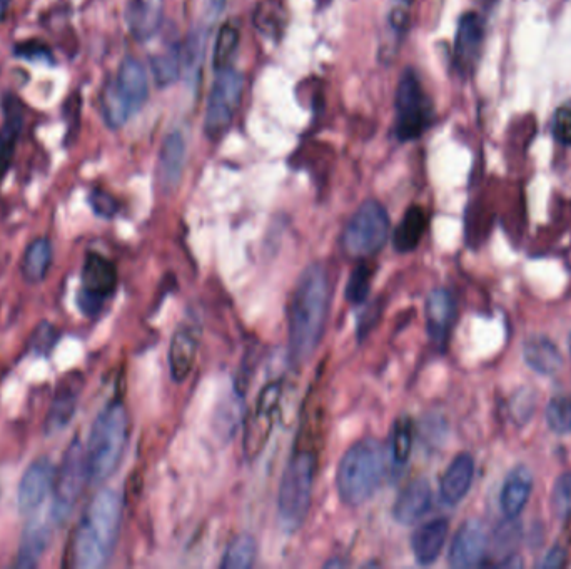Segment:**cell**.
Wrapping results in <instances>:
<instances>
[{
	"mask_svg": "<svg viewBox=\"0 0 571 569\" xmlns=\"http://www.w3.org/2000/svg\"><path fill=\"white\" fill-rule=\"evenodd\" d=\"M331 308V281L323 264H311L299 276L288 308V351L293 366L306 363L319 348Z\"/></svg>",
	"mask_w": 571,
	"mask_h": 569,
	"instance_id": "1",
	"label": "cell"
},
{
	"mask_svg": "<svg viewBox=\"0 0 571 569\" xmlns=\"http://www.w3.org/2000/svg\"><path fill=\"white\" fill-rule=\"evenodd\" d=\"M122 499L112 489H101L87 506L71 541V566L101 569L111 561L121 531Z\"/></svg>",
	"mask_w": 571,
	"mask_h": 569,
	"instance_id": "2",
	"label": "cell"
},
{
	"mask_svg": "<svg viewBox=\"0 0 571 569\" xmlns=\"http://www.w3.org/2000/svg\"><path fill=\"white\" fill-rule=\"evenodd\" d=\"M385 474V449L373 438L361 439L344 453L336 473L339 498L348 506L368 503Z\"/></svg>",
	"mask_w": 571,
	"mask_h": 569,
	"instance_id": "3",
	"label": "cell"
},
{
	"mask_svg": "<svg viewBox=\"0 0 571 569\" xmlns=\"http://www.w3.org/2000/svg\"><path fill=\"white\" fill-rule=\"evenodd\" d=\"M127 433L129 419L122 403L116 401L102 409L92 426L89 446L86 449L89 484L99 486L116 473L126 451Z\"/></svg>",
	"mask_w": 571,
	"mask_h": 569,
	"instance_id": "4",
	"label": "cell"
},
{
	"mask_svg": "<svg viewBox=\"0 0 571 569\" xmlns=\"http://www.w3.org/2000/svg\"><path fill=\"white\" fill-rule=\"evenodd\" d=\"M316 454L313 449H296L284 469L279 486L278 514L281 528L294 533L308 516L313 496Z\"/></svg>",
	"mask_w": 571,
	"mask_h": 569,
	"instance_id": "5",
	"label": "cell"
},
{
	"mask_svg": "<svg viewBox=\"0 0 571 569\" xmlns=\"http://www.w3.org/2000/svg\"><path fill=\"white\" fill-rule=\"evenodd\" d=\"M149 94L146 69L141 62L127 57L117 72L116 79L107 82L102 94V114L111 129L124 126L134 114L141 111Z\"/></svg>",
	"mask_w": 571,
	"mask_h": 569,
	"instance_id": "6",
	"label": "cell"
},
{
	"mask_svg": "<svg viewBox=\"0 0 571 569\" xmlns=\"http://www.w3.org/2000/svg\"><path fill=\"white\" fill-rule=\"evenodd\" d=\"M390 216L381 202L369 199L358 207L341 234L344 254L368 259L378 254L390 239Z\"/></svg>",
	"mask_w": 571,
	"mask_h": 569,
	"instance_id": "7",
	"label": "cell"
},
{
	"mask_svg": "<svg viewBox=\"0 0 571 569\" xmlns=\"http://www.w3.org/2000/svg\"><path fill=\"white\" fill-rule=\"evenodd\" d=\"M433 102L426 94L420 77L406 69L398 82L395 96V136L398 141L420 139L433 124Z\"/></svg>",
	"mask_w": 571,
	"mask_h": 569,
	"instance_id": "8",
	"label": "cell"
},
{
	"mask_svg": "<svg viewBox=\"0 0 571 569\" xmlns=\"http://www.w3.org/2000/svg\"><path fill=\"white\" fill-rule=\"evenodd\" d=\"M244 77L241 72L228 67L219 71L209 94L208 109L204 116V134L211 141H219L233 126L243 101Z\"/></svg>",
	"mask_w": 571,
	"mask_h": 569,
	"instance_id": "9",
	"label": "cell"
},
{
	"mask_svg": "<svg viewBox=\"0 0 571 569\" xmlns=\"http://www.w3.org/2000/svg\"><path fill=\"white\" fill-rule=\"evenodd\" d=\"M86 483H89L86 449L82 448L81 441L76 438L67 448L61 466L56 469L54 488H52V521L61 524L69 518Z\"/></svg>",
	"mask_w": 571,
	"mask_h": 569,
	"instance_id": "10",
	"label": "cell"
},
{
	"mask_svg": "<svg viewBox=\"0 0 571 569\" xmlns=\"http://www.w3.org/2000/svg\"><path fill=\"white\" fill-rule=\"evenodd\" d=\"M283 393L284 384L281 379L266 384L261 389L254 408L246 416L243 446L246 458L251 461L258 458L268 444L269 436L273 433L274 414L278 413Z\"/></svg>",
	"mask_w": 571,
	"mask_h": 569,
	"instance_id": "11",
	"label": "cell"
},
{
	"mask_svg": "<svg viewBox=\"0 0 571 569\" xmlns=\"http://www.w3.org/2000/svg\"><path fill=\"white\" fill-rule=\"evenodd\" d=\"M117 269L114 262L97 252H89L82 267L81 291L77 294V306L92 318L101 313L104 303L117 288Z\"/></svg>",
	"mask_w": 571,
	"mask_h": 569,
	"instance_id": "12",
	"label": "cell"
},
{
	"mask_svg": "<svg viewBox=\"0 0 571 569\" xmlns=\"http://www.w3.org/2000/svg\"><path fill=\"white\" fill-rule=\"evenodd\" d=\"M54 478H56V468L47 456L36 459L26 469L17 493V503L22 516L29 518L42 508L49 494H52Z\"/></svg>",
	"mask_w": 571,
	"mask_h": 569,
	"instance_id": "13",
	"label": "cell"
},
{
	"mask_svg": "<svg viewBox=\"0 0 571 569\" xmlns=\"http://www.w3.org/2000/svg\"><path fill=\"white\" fill-rule=\"evenodd\" d=\"M488 533L480 519H468L456 531L448 553L450 566L458 569L478 568L485 561Z\"/></svg>",
	"mask_w": 571,
	"mask_h": 569,
	"instance_id": "14",
	"label": "cell"
},
{
	"mask_svg": "<svg viewBox=\"0 0 571 569\" xmlns=\"http://www.w3.org/2000/svg\"><path fill=\"white\" fill-rule=\"evenodd\" d=\"M82 374L77 371L66 374L57 384L56 393L52 398L51 409L46 418L47 436H56L62 429L67 428L76 414L77 403L81 396Z\"/></svg>",
	"mask_w": 571,
	"mask_h": 569,
	"instance_id": "15",
	"label": "cell"
},
{
	"mask_svg": "<svg viewBox=\"0 0 571 569\" xmlns=\"http://www.w3.org/2000/svg\"><path fill=\"white\" fill-rule=\"evenodd\" d=\"M485 36V26L475 12L461 17L455 39V67L461 76H468L475 69L480 57L481 44Z\"/></svg>",
	"mask_w": 571,
	"mask_h": 569,
	"instance_id": "16",
	"label": "cell"
},
{
	"mask_svg": "<svg viewBox=\"0 0 571 569\" xmlns=\"http://www.w3.org/2000/svg\"><path fill=\"white\" fill-rule=\"evenodd\" d=\"M52 516L31 514L22 533L21 546L17 553L16 568H36L46 553L47 544L51 541Z\"/></svg>",
	"mask_w": 571,
	"mask_h": 569,
	"instance_id": "17",
	"label": "cell"
},
{
	"mask_svg": "<svg viewBox=\"0 0 571 569\" xmlns=\"http://www.w3.org/2000/svg\"><path fill=\"white\" fill-rule=\"evenodd\" d=\"M164 19V0H127L126 22L137 41L156 36Z\"/></svg>",
	"mask_w": 571,
	"mask_h": 569,
	"instance_id": "18",
	"label": "cell"
},
{
	"mask_svg": "<svg viewBox=\"0 0 571 569\" xmlns=\"http://www.w3.org/2000/svg\"><path fill=\"white\" fill-rule=\"evenodd\" d=\"M431 486L426 479H415L396 499L393 518L403 526L420 521L431 508Z\"/></svg>",
	"mask_w": 571,
	"mask_h": 569,
	"instance_id": "19",
	"label": "cell"
},
{
	"mask_svg": "<svg viewBox=\"0 0 571 569\" xmlns=\"http://www.w3.org/2000/svg\"><path fill=\"white\" fill-rule=\"evenodd\" d=\"M456 304L450 291L435 289L426 299V328L431 341L443 344L455 321Z\"/></svg>",
	"mask_w": 571,
	"mask_h": 569,
	"instance_id": "20",
	"label": "cell"
},
{
	"mask_svg": "<svg viewBox=\"0 0 571 569\" xmlns=\"http://www.w3.org/2000/svg\"><path fill=\"white\" fill-rule=\"evenodd\" d=\"M475 476V459L468 453H461L451 461L441 478L440 493L446 504L456 506L470 491Z\"/></svg>",
	"mask_w": 571,
	"mask_h": 569,
	"instance_id": "21",
	"label": "cell"
},
{
	"mask_svg": "<svg viewBox=\"0 0 571 569\" xmlns=\"http://www.w3.org/2000/svg\"><path fill=\"white\" fill-rule=\"evenodd\" d=\"M533 489V473L528 466H516L501 489L500 508L505 518H518Z\"/></svg>",
	"mask_w": 571,
	"mask_h": 569,
	"instance_id": "22",
	"label": "cell"
},
{
	"mask_svg": "<svg viewBox=\"0 0 571 569\" xmlns=\"http://www.w3.org/2000/svg\"><path fill=\"white\" fill-rule=\"evenodd\" d=\"M448 529H450V523L445 518L433 519L416 529L411 538V548H413V554L418 563L423 566L435 563L440 556L441 549L445 546Z\"/></svg>",
	"mask_w": 571,
	"mask_h": 569,
	"instance_id": "23",
	"label": "cell"
},
{
	"mask_svg": "<svg viewBox=\"0 0 571 569\" xmlns=\"http://www.w3.org/2000/svg\"><path fill=\"white\" fill-rule=\"evenodd\" d=\"M4 112H6V122L0 129V181L11 167L17 139L24 127V106L17 97L7 96L4 99Z\"/></svg>",
	"mask_w": 571,
	"mask_h": 569,
	"instance_id": "24",
	"label": "cell"
},
{
	"mask_svg": "<svg viewBox=\"0 0 571 569\" xmlns=\"http://www.w3.org/2000/svg\"><path fill=\"white\" fill-rule=\"evenodd\" d=\"M186 166V141L181 132H172L162 144L159 156V179L164 191H174Z\"/></svg>",
	"mask_w": 571,
	"mask_h": 569,
	"instance_id": "25",
	"label": "cell"
},
{
	"mask_svg": "<svg viewBox=\"0 0 571 569\" xmlns=\"http://www.w3.org/2000/svg\"><path fill=\"white\" fill-rule=\"evenodd\" d=\"M525 363L541 376H553L563 368V356L556 344L546 336L533 334L523 344Z\"/></svg>",
	"mask_w": 571,
	"mask_h": 569,
	"instance_id": "26",
	"label": "cell"
},
{
	"mask_svg": "<svg viewBox=\"0 0 571 569\" xmlns=\"http://www.w3.org/2000/svg\"><path fill=\"white\" fill-rule=\"evenodd\" d=\"M198 354V338L191 329H177L172 336L171 349H169V366L171 376L176 383H182L193 371Z\"/></svg>",
	"mask_w": 571,
	"mask_h": 569,
	"instance_id": "27",
	"label": "cell"
},
{
	"mask_svg": "<svg viewBox=\"0 0 571 569\" xmlns=\"http://www.w3.org/2000/svg\"><path fill=\"white\" fill-rule=\"evenodd\" d=\"M426 229H428V214L425 209L421 206H411L393 232V246L396 252L406 254L415 251L416 247L420 246Z\"/></svg>",
	"mask_w": 571,
	"mask_h": 569,
	"instance_id": "28",
	"label": "cell"
},
{
	"mask_svg": "<svg viewBox=\"0 0 571 569\" xmlns=\"http://www.w3.org/2000/svg\"><path fill=\"white\" fill-rule=\"evenodd\" d=\"M52 264V244L47 237H39L27 246L22 257V276L29 284L44 281Z\"/></svg>",
	"mask_w": 571,
	"mask_h": 569,
	"instance_id": "29",
	"label": "cell"
},
{
	"mask_svg": "<svg viewBox=\"0 0 571 569\" xmlns=\"http://www.w3.org/2000/svg\"><path fill=\"white\" fill-rule=\"evenodd\" d=\"M253 21L256 31L261 32L264 37L279 41L283 36L286 16H284L283 7L279 6L276 0H264L258 4Z\"/></svg>",
	"mask_w": 571,
	"mask_h": 569,
	"instance_id": "30",
	"label": "cell"
},
{
	"mask_svg": "<svg viewBox=\"0 0 571 569\" xmlns=\"http://www.w3.org/2000/svg\"><path fill=\"white\" fill-rule=\"evenodd\" d=\"M152 76L157 86H172L182 71L181 46L167 47L151 59Z\"/></svg>",
	"mask_w": 571,
	"mask_h": 569,
	"instance_id": "31",
	"label": "cell"
},
{
	"mask_svg": "<svg viewBox=\"0 0 571 569\" xmlns=\"http://www.w3.org/2000/svg\"><path fill=\"white\" fill-rule=\"evenodd\" d=\"M258 543L251 534H241L229 544L228 551L224 553L221 568L223 569H249L256 563Z\"/></svg>",
	"mask_w": 571,
	"mask_h": 569,
	"instance_id": "32",
	"label": "cell"
},
{
	"mask_svg": "<svg viewBox=\"0 0 571 569\" xmlns=\"http://www.w3.org/2000/svg\"><path fill=\"white\" fill-rule=\"evenodd\" d=\"M239 31L233 24H224L219 29L216 46H214L213 66L214 71H224L231 67L234 54L238 51Z\"/></svg>",
	"mask_w": 571,
	"mask_h": 569,
	"instance_id": "33",
	"label": "cell"
},
{
	"mask_svg": "<svg viewBox=\"0 0 571 569\" xmlns=\"http://www.w3.org/2000/svg\"><path fill=\"white\" fill-rule=\"evenodd\" d=\"M413 436H415L413 421L408 416L396 419L391 431V456L396 464H405L410 459Z\"/></svg>",
	"mask_w": 571,
	"mask_h": 569,
	"instance_id": "34",
	"label": "cell"
},
{
	"mask_svg": "<svg viewBox=\"0 0 571 569\" xmlns=\"http://www.w3.org/2000/svg\"><path fill=\"white\" fill-rule=\"evenodd\" d=\"M373 267L369 264H358L354 267L351 276H349L348 284H346V301L354 306L363 304L369 296V289H371V282H373Z\"/></svg>",
	"mask_w": 571,
	"mask_h": 569,
	"instance_id": "35",
	"label": "cell"
},
{
	"mask_svg": "<svg viewBox=\"0 0 571 569\" xmlns=\"http://www.w3.org/2000/svg\"><path fill=\"white\" fill-rule=\"evenodd\" d=\"M204 42H206V32L196 29L191 32L186 44L181 47L182 69L186 71L189 81L199 71V66L203 61Z\"/></svg>",
	"mask_w": 571,
	"mask_h": 569,
	"instance_id": "36",
	"label": "cell"
},
{
	"mask_svg": "<svg viewBox=\"0 0 571 569\" xmlns=\"http://www.w3.org/2000/svg\"><path fill=\"white\" fill-rule=\"evenodd\" d=\"M546 423L556 434L571 433V396L551 399L546 408Z\"/></svg>",
	"mask_w": 571,
	"mask_h": 569,
	"instance_id": "37",
	"label": "cell"
},
{
	"mask_svg": "<svg viewBox=\"0 0 571 569\" xmlns=\"http://www.w3.org/2000/svg\"><path fill=\"white\" fill-rule=\"evenodd\" d=\"M551 509L558 519H568L571 516V473L558 476L551 491Z\"/></svg>",
	"mask_w": 571,
	"mask_h": 569,
	"instance_id": "38",
	"label": "cell"
},
{
	"mask_svg": "<svg viewBox=\"0 0 571 569\" xmlns=\"http://www.w3.org/2000/svg\"><path fill=\"white\" fill-rule=\"evenodd\" d=\"M56 341V328L52 324L42 323L41 326H37L36 333L32 336L31 349L34 353L46 356V354L51 353V349L54 348Z\"/></svg>",
	"mask_w": 571,
	"mask_h": 569,
	"instance_id": "39",
	"label": "cell"
},
{
	"mask_svg": "<svg viewBox=\"0 0 571 569\" xmlns=\"http://www.w3.org/2000/svg\"><path fill=\"white\" fill-rule=\"evenodd\" d=\"M553 136L565 146H571V102L561 106L553 119Z\"/></svg>",
	"mask_w": 571,
	"mask_h": 569,
	"instance_id": "40",
	"label": "cell"
},
{
	"mask_svg": "<svg viewBox=\"0 0 571 569\" xmlns=\"http://www.w3.org/2000/svg\"><path fill=\"white\" fill-rule=\"evenodd\" d=\"M533 411H535V394L531 393L530 389H521L513 398L511 413L518 423L525 424L531 418Z\"/></svg>",
	"mask_w": 571,
	"mask_h": 569,
	"instance_id": "41",
	"label": "cell"
},
{
	"mask_svg": "<svg viewBox=\"0 0 571 569\" xmlns=\"http://www.w3.org/2000/svg\"><path fill=\"white\" fill-rule=\"evenodd\" d=\"M89 202H91L92 211L96 212L97 216L104 217V219H111L119 211V204H117L116 199L111 194L101 191V189L91 192Z\"/></svg>",
	"mask_w": 571,
	"mask_h": 569,
	"instance_id": "42",
	"label": "cell"
},
{
	"mask_svg": "<svg viewBox=\"0 0 571 569\" xmlns=\"http://www.w3.org/2000/svg\"><path fill=\"white\" fill-rule=\"evenodd\" d=\"M16 56L34 62H51V51L42 42L27 41L16 47Z\"/></svg>",
	"mask_w": 571,
	"mask_h": 569,
	"instance_id": "43",
	"label": "cell"
},
{
	"mask_svg": "<svg viewBox=\"0 0 571 569\" xmlns=\"http://www.w3.org/2000/svg\"><path fill=\"white\" fill-rule=\"evenodd\" d=\"M518 528L520 524L516 518H506L505 523L500 524V528L496 531V543L500 548H508V546H515V541L518 539Z\"/></svg>",
	"mask_w": 571,
	"mask_h": 569,
	"instance_id": "44",
	"label": "cell"
},
{
	"mask_svg": "<svg viewBox=\"0 0 571 569\" xmlns=\"http://www.w3.org/2000/svg\"><path fill=\"white\" fill-rule=\"evenodd\" d=\"M566 564V551L561 546L551 548L538 566L543 569L563 568Z\"/></svg>",
	"mask_w": 571,
	"mask_h": 569,
	"instance_id": "45",
	"label": "cell"
},
{
	"mask_svg": "<svg viewBox=\"0 0 571 569\" xmlns=\"http://www.w3.org/2000/svg\"><path fill=\"white\" fill-rule=\"evenodd\" d=\"M379 301H376V304H373L371 308H368V311L363 314V318L359 319L358 324V334L359 339H363L364 336H368L369 331L373 328L374 324L371 323V319H378L379 314Z\"/></svg>",
	"mask_w": 571,
	"mask_h": 569,
	"instance_id": "46",
	"label": "cell"
},
{
	"mask_svg": "<svg viewBox=\"0 0 571 569\" xmlns=\"http://www.w3.org/2000/svg\"><path fill=\"white\" fill-rule=\"evenodd\" d=\"M390 26L395 32H405L406 26H408V14H406L405 9L398 7L391 12Z\"/></svg>",
	"mask_w": 571,
	"mask_h": 569,
	"instance_id": "47",
	"label": "cell"
},
{
	"mask_svg": "<svg viewBox=\"0 0 571 569\" xmlns=\"http://www.w3.org/2000/svg\"><path fill=\"white\" fill-rule=\"evenodd\" d=\"M498 566H501V568H521L523 561H521L520 556H516V554H508V556L503 558L501 563H498Z\"/></svg>",
	"mask_w": 571,
	"mask_h": 569,
	"instance_id": "48",
	"label": "cell"
},
{
	"mask_svg": "<svg viewBox=\"0 0 571 569\" xmlns=\"http://www.w3.org/2000/svg\"><path fill=\"white\" fill-rule=\"evenodd\" d=\"M226 0H209V17H216L223 12Z\"/></svg>",
	"mask_w": 571,
	"mask_h": 569,
	"instance_id": "49",
	"label": "cell"
},
{
	"mask_svg": "<svg viewBox=\"0 0 571 569\" xmlns=\"http://www.w3.org/2000/svg\"><path fill=\"white\" fill-rule=\"evenodd\" d=\"M9 6H11V0H0V22L6 17Z\"/></svg>",
	"mask_w": 571,
	"mask_h": 569,
	"instance_id": "50",
	"label": "cell"
},
{
	"mask_svg": "<svg viewBox=\"0 0 571 569\" xmlns=\"http://www.w3.org/2000/svg\"><path fill=\"white\" fill-rule=\"evenodd\" d=\"M344 566V563H341L339 559H333V561H328V563H324V568H341Z\"/></svg>",
	"mask_w": 571,
	"mask_h": 569,
	"instance_id": "51",
	"label": "cell"
},
{
	"mask_svg": "<svg viewBox=\"0 0 571 569\" xmlns=\"http://www.w3.org/2000/svg\"><path fill=\"white\" fill-rule=\"evenodd\" d=\"M568 346H570V353H571V334H570V339H568Z\"/></svg>",
	"mask_w": 571,
	"mask_h": 569,
	"instance_id": "52",
	"label": "cell"
}]
</instances>
